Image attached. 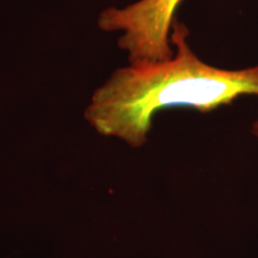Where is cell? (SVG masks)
<instances>
[{
  "instance_id": "7a4b0ae2",
  "label": "cell",
  "mask_w": 258,
  "mask_h": 258,
  "mask_svg": "<svg viewBox=\"0 0 258 258\" xmlns=\"http://www.w3.org/2000/svg\"><path fill=\"white\" fill-rule=\"evenodd\" d=\"M182 0H137L123 8L104 9L97 19L102 31L118 32V48L129 62L173 56L171 29Z\"/></svg>"
},
{
  "instance_id": "6da1fadb",
  "label": "cell",
  "mask_w": 258,
  "mask_h": 258,
  "mask_svg": "<svg viewBox=\"0 0 258 258\" xmlns=\"http://www.w3.org/2000/svg\"><path fill=\"white\" fill-rule=\"evenodd\" d=\"M180 22L171 29L172 57L120 67L93 91L84 117L102 137L134 148L147 143L154 115L173 106L209 112L244 95L258 96V66L222 70L200 59Z\"/></svg>"
},
{
  "instance_id": "3957f363",
  "label": "cell",
  "mask_w": 258,
  "mask_h": 258,
  "mask_svg": "<svg viewBox=\"0 0 258 258\" xmlns=\"http://www.w3.org/2000/svg\"><path fill=\"white\" fill-rule=\"evenodd\" d=\"M254 133H256V135H258V122L254 124Z\"/></svg>"
}]
</instances>
